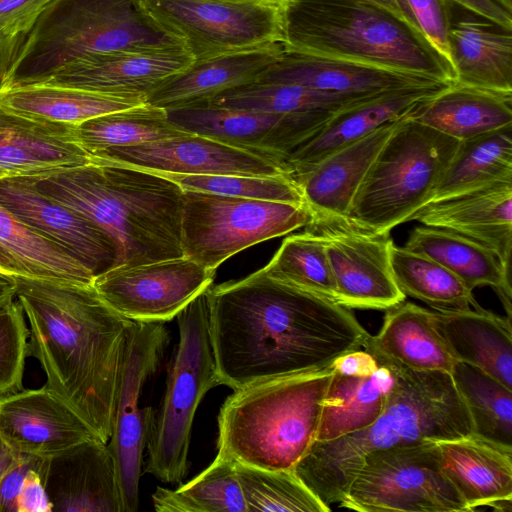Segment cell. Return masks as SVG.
<instances>
[{
  "label": "cell",
  "mask_w": 512,
  "mask_h": 512,
  "mask_svg": "<svg viewBox=\"0 0 512 512\" xmlns=\"http://www.w3.org/2000/svg\"><path fill=\"white\" fill-rule=\"evenodd\" d=\"M206 294L220 385L233 390L326 367L369 335L350 309L262 268Z\"/></svg>",
  "instance_id": "cell-1"
},
{
  "label": "cell",
  "mask_w": 512,
  "mask_h": 512,
  "mask_svg": "<svg viewBox=\"0 0 512 512\" xmlns=\"http://www.w3.org/2000/svg\"><path fill=\"white\" fill-rule=\"evenodd\" d=\"M16 278L15 298L29 322V355L42 365L46 386L108 442L126 329L93 284Z\"/></svg>",
  "instance_id": "cell-2"
},
{
  "label": "cell",
  "mask_w": 512,
  "mask_h": 512,
  "mask_svg": "<svg viewBox=\"0 0 512 512\" xmlns=\"http://www.w3.org/2000/svg\"><path fill=\"white\" fill-rule=\"evenodd\" d=\"M379 365L390 369L395 379L381 415L362 430L315 441L294 467L329 507L344 497L370 452L473 434L471 417L450 373Z\"/></svg>",
  "instance_id": "cell-3"
},
{
  "label": "cell",
  "mask_w": 512,
  "mask_h": 512,
  "mask_svg": "<svg viewBox=\"0 0 512 512\" xmlns=\"http://www.w3.org/2000/svg\"><path fill=\"white\" fill-rule=\"evenodd\" d=\"M39 191L114 240L117 266L183 257V190L150 171L94 162L34 176Z\"/></svg>",
  "instance_id": "cell-4"
},
{
  "label": "cell",
  "mask_w": 512,
  "mask_h": 512,
  "mask_svg": "<svg viewBox=\"0 0 512 512\" xmlns=\"http://www.w3.org/2000/svg\"><path fill=\"white\" fill-rule=\"evenodd\" d=\"M281 45L453 83L449 61L402 16L370 0H285Z\"/></svg>",
  "instance_id": "cell-5"
},
{
  "label": "cell",
  "mask_w": 512,
  "mask_h": 512,
  "mask_svg": "<svg viewBox=\"0 0 512 512\" xmlns=\"http://www.w3.org/2000/svg\"><path fill=\"white\" fill-rule=\"evenodd\" d=\"M332 365L234 390L218 415V451L265 470H292L316 441Z\"/></svg>",
  "instance_id": "cell-6"
},
{
  "label": "cell",
  "mask_w": 512,
  "mask_h": 512,
  "mask_svg": "<svg viewBox=\"0 0 512 512\" xmlns=\"http://www.w3.org/2000/svg\"><path fill=\"white\" fill-rule=\"evenodd\" d=\"M182 45L145 0H52L25 37L0 87L40 83L86 57Z\"/></svg>",
  "instance_id": "cell-7"
},
{
  "label": "cell",
  "mask_w": 512,
  "mask_h": 512,
  "mask_svg": "<svg viewBox=\"0 0 512 512\" xmlns=\"http://www.w3.org/2000/svg\"><path fill=\"white\" fill-rule=\"evenodd\" d=\"M458 144L409 116L399 120L359 185L347 217L378 233L410 221L428 203Z\"/></svg>",
  "instance_id": "cell-8"
},
{
  "label": "cell",
  "mask_w": 512,
  "mask_h": 512,
  "mask_svg": "<svg viewBox=\"0 0 512 512\" xmlns=\"http://www.w3.org/2000/svg\"><path fill=\"white\" fill-rule=\"evenodd\" d=\"M176 318L179 341L146 446L145 472L164 483H180L186 476L195 413L206 393L220 385L206 291Z\"/></svg>",
  "instance_id": "cell-9"
},
{
  "label": "cell",
  "mask_w": 512,
  "mask_h": 512,
  "mask_svg": "<svg viewBox=\"0 0 512 512\" xmlns=\"http://www.w3.org/2000/svg\"><path fill=\"white\" fill-rule=\"evenodd\" d=\"M310 219L305 204L183 191L182 249L216 271L233 255L305 227Z\"/></svg>",
  "instance_id": "cell-10"
},
{
  "label": "cell",
  "mask_w": 512,
  "mask_h": 512,
  "mask_svg": "<svg viewBox=\"0 0 512 512\" xmlns=\"http://www.w3.org/2000/svg\"><path fill=\"white\" fill-rule=\"evenodd\" d=\"M338 504L360 512H471L432 441L367 454Z\"/></svg>",
  "instance_id": "cell-11"
},
{
  "label": "cell",
  "mask_w": 512,
  "mask_h": 512,
  "mask_svg": "<svg viewBox=\"0 0 512 512\" xmlns=\"http://www.w3.org/2000/svg\"><path fill=\"white\" fill-rule=\"evenodd\" d=\"M168 344L169 333L163 322H129L107 442L115 465L122 512H136L139 508L143 452L155 418L151 407L140 408V396L145 382L158 369Z\"/></svg>",
  "instance_id": "cell-12"
},
{
  "label": "cell",
  "mask_w": 512,
  "mask_h": 512,
  "mask_svg": "<svg viewBox=\"0 0 512 512\" xmlns=\"http://www.w3.org/2000/svg\"><path fill=\"white\" fill-rule=\"evenodd\" d=\"M194 60L281 43V7L245 0H145Z\"/></svg>",
  "instance_id": "cell-13"
},
{
  "label": "cell",
  "mask_w": 512,
  "mask_h": 512,
  "mask_svg": "<svg viewBox=\"0 0 512 512\" xmlns=\"http://www.w3.org/2000/svg\"><path fill=\"white\" fill-rule=\"evenodd\" d=\"M306 230L325 245L336 302L348 309L386 310L403 302L391 268L390 232L378 233L347 216L311 217Z\"/></svg>",
  "instance_id": "cell-14"
},
{
  "label": "cell",
  "mask_w": 512,
  "mask_h": 512,
  "mask_svg": "<svg viewBox=\"0 0 512 512\" xmlns=\"http://www.w3.org/2000/svg\"><path fill=\"white\" fill-rule=\"evenodd\" d=\"M215 272L183 256L117 266L94 277L92 284L123 317L165 323L212 286Z\"/></svg>",
  "instance_id": "cell-15"
},
{
  "label": "cell",
  "mask_w": 512,
  "mask_h": 512,
  "mask_svg": "<svg viewBox=\"0 0 512 512\" xmlns=\"http://www.w3.org/2000/svg\"><path fill=\"white\" fill-rule=\"evenodd\" d=\"M166 113L179 130L269 157L286 166L289 154L333 115L277 114L212 103L166 109Z\"/></svg>",
  "instance_id": "cell-16"
},
{
  "label": "cell",
  "mask_w": 512,
  "mask_h": 512,
  "mask_svg": "<svg viewBox=\"0 0 512 512\" xmlns=\"http://www.w3.org/2000/svg\"><path fill=\"white\" fill-rule=\"evenodd\" d=\"M0 205L63 248L94 277L116 266L118 248L112 237L89 219L42 194L34 176L1 178Z\"/></svg>",
  "instance_id": "cell-17"
},
{
  "label": "cell",
  "mask_w": 512,
  "mask_h": 512,
  "mask_svg": "<svg viewBox=\"0 0 512 512\" xmlns=\"http://www.w3.org/2000/svg\"><path fill=\"white\" fill-rule=\"evenodd\" d=\"M94 162L180 174L276 176L291 172L269 157L195 134L106 149Z\"/></svg>",
  "instance_id": "cell-18"
},
{
  "label": "cell",
  "mask_w": 512,
  "mask_h": 512,
  "mask_svg": "<svg viewBox=\"0 0 512 512\" xmlns=\"http://www.w3.org/2000/svg\"><path fill=\"white\" fill-rule=\"evenodd\" d=\"M193 61L182 45L121 50L77 60L40 83L146 100L164 81Z\"/></svg>",
  "instance_id": "cell-19"
},
{
  "label": "cell",
  "mask_w": 512,
  "mask_h": 512,
  "mask_svg": "<svg viewBox=\"0 0 512 512\" xmlns=\"http://www.w3.org/2000/svg\"><path fill=\"white\" fill-rule=\"evenodd\" d=\"M0 438L16 453L48 458L98 437L63 398L44 385L0 396Z\"/></svg>",
  "instance_id": "cell-20"
},
{
  "label": "cell",
  "mask_w": 512,
  "mask_h": 512,
  "mask_svg": "<svg viewBox=\"0 0 512 512\" xmlns=\"http://www.w3.org/2000/svg\"><path fill=\"white\" fill-rule=\"evenodd\" d=\"M449 84L389 90L337 111L289 154L286 164L292 176L295 179L333 152L379 127L410 116L424 100Z\"/></svg>",
  "instance_id": "cell-21"
},
{
  "label": "cell",
  "mask_w": 512,
  "mask_h": 512,
  "mask_svg": "<svg viewBox=\"0 0 512 512\" xmlns=\"http://www.w3.org/2000/svg\"><path fill=\"white\" fill-rule=\"evenodd\" d=\"M44 483L52 512H122L113 457L99 438L48 457Z\"/></svg>",
  "instance_id": "cell-22"
},
{
  "label": "cell",
  "mask_w": 512,
  "mask_h": 512,
  "mask_svg": "<svg viewBox=\"0 0 512 512\" xmlns=\"http://www.w3.org/2000/svg\"><path fill=\"white\" fill-rule=\"evenodd\" d=\"M256 82L296 84L332 94L370 96L385 91L451 82L346 60L283 50Z\"/></svg>",
  "instance_id": "cell-23"
},
{
  "label": "cell",
  "mask_w": 512,
  "mask_h": 512,
  "mask_svg": "<svg viewBox=\"0 0 512 512\" xmlns=\"http://www.w3.org/2000/svg\"><path fill=\"white\" fill-rule=\"evenodd\" d=\"M411 220L475 241L511 266L512 181L428 203Z\"/></svg>",
  "instance_id": "cell-24"
},
{
  "label": "cell",
  "mask_w": 512,
  "mask_h": 512,
  "mask_svg": "<svg viewBox=\"0 0 512 512\" xmlns=\"http://www.w3.org/2000/svg\"><path fill=\"white\" fill-rule=\"evenodd\" d=\"M281 43L194 60L164 81L146 103L174 109L208 104L218 95L256 82L283 52Z\"/></svg>",
  "instance_id": "cell-25"
},
{
  "label": "cell",
  "mask_w": 512,
  "mask_h": 512,
  "mask_svg": "<svg viewBox=\"0 0 512 512\" xmlns=\"http://www.w3.org/2000/svg\"><path fill=\"white\" fill-rule=\"evenodd\" d=\"M73 125L23 116L0 106V170L36 176L94 163Z\"/></svg>",
  "instance_id": "cell-26"
},
{
  "label": "cell",
  "mask_w": 512,
  "mask_h": 512,
  "mask_svg": "<svg viewBox=\"0 0 512 512\" xmlns=\"http://www.w3.org/2000/svg\"><path fill=\"white\" fill-rule=\"evenodd\" d=\"M448 33L453 83L512 93V29L462 8Z\"/></svg>",
  "instance_id": "cell-27"
},
{
  "label": "cell",
  "mask_w": 512,
  "mask_h": 512,
  "mask_svg": "<svg viewBox=\"0 0 512 512\" xmlns=\"http://www.w3.org/2000/svg\"><path fill=\"white\" fill-rule=\"evenodd\" d=\"M398 121L333 152L295 177L311 217L348 215L359 185Z\"/></svg>",
  "instance_id": "cell-28"
},
{
  "label": "cell",
  "mask_w": 512,
  "mask_h": 512,
  "mask_svg": "<svg viewBox=\"0 0 512 512\" xmlns=\"http://www.w3.org/2000/svg\"><path fill=\"white\" fill-rule=\"evenodd\" d=\"M362 348L378 364L415 371L451 373L456 362L434 324L433 312L413 303L386 309L379 332L368 335Z\"/></svg>",
  "instance_id": "cell-29"
},
{
  "label": "cell",
  "mask_w": 512,
  "mask_h": 512,
  "mask_svg": "<svg viewBox=\"0 0 512 512\" xmlns=\"http://www.w3.org/2000/svg\"><path fill=\"white\" fill-rule=\"evenodd\" d=\"M434 324L456 361L486 372L512 390L511 320L478 304L433 312Z\"/></svg>",
  "instance_id": "cell-30"
},
{
  "label": "cell",
  "mask_w": 512,
  "mask_h": 512,
  "mask_svg": "<svg viewBox=\"0 0 512 512\" xmlns=\"http://www.w3.org/2000/svg\"><path fill=\"white\" fill-rule=\"evenodd\" d=\"M437 443L443 471L471 511L512 499V447L474 434Z\"/></svg>",
  "instance_id": "cell-31"
},
{
  "label": "cell",
  "mask_w": 512,
  "mask_h": 512,
  "mask_svg": "<svg viewBox=\"0 0 512 512\" xmlns=\"http://www.w3.org/2000/svg\"><path fill=\"white\" fill-rule=\"evenodd\" d=\"M409 117L463 141L512 126V93L451 83L424 100Z\"/></svg>",
  "instance_id": "cell-32"
},
{
  "label": "cell",
  "mask_w": 512,
  "mask_h": 512,
  "mask_svg": "<svg viewBox=\"0 0 512 512\" xmlns=\"http://www.w3.org/2000/svg\"><path fill=\"white\" fill-rule=\"evenodd\" d=\"M404 247L426 255L456 275L470 290L492 287L511 320V273L487 247L444 229L415 227Z\"/></svg>",
  "instance_id": "cell-33"
},
{
  "label": "cell",
  "mask_w": 512,
  "mask_h": 512,
  "mask_svg": "<svg viewBox=\"0 0 512 512\" xmlns=\"http://www.w3.org/2000/svg\"><path fill=\"white\" fill-rule=\"evenodd\" d=\"M141 97L115 95L43 83L0 87V106L30 118L66 125L145 103Z\"/></svg>",
  "instance_id": "cell-34"
},
{
  "label": "cell",
  "mask_w": 512,
  "mask_h": 512,
  "mask_svg": "<svg viewBox=\"0 0 512 512\" xmlns=\"http://www.w3.org/2000/svg\"><path fill=\"white\" fill-rule=\"evenodd\" d=\"M394 375L379 367L370 375L334 372L328 386L316 441H329L371 425L382 413L394 385Z\"/></svg>",
  "instance_id": "cell-35"
},
{
  "label": "cell",
  "mask_w": 512,
  "mask_h": 512,
  "mask_svg": "<svg viewBox=\"0 0 512 512\" xmlns=\"http://www.w3.org/2000/svg\"><path fill=\"white\" fill-rule=\"evenodd\" d=\"M0 272L14 277L60 279L92 284L94 275L0 205Z\"/></svg>",
  "instance_id": "cell-36"
},
{
  "label": "cell",
  "mask_w": 512,
  "mask_h": 512,
  "mask_svg": "<svg viewBox=\"0 0 512 512\" xmlns=\"http://www.w3.org/2000/svg\"><path fill=\"white\" fill-rule=\"evenodd\" d=\"M502 181H512V126L459 141L428 203Z\"/></svg>",
  "instance_id": "cell-37"
},
{
  "label": "cell",
  "mask_w": 512,
  "mask_h": 512,
  "mask_svg": "<svg viewBox=\"0 0 512 512\" xmlns=\"http://www.w3.org/2000/svg\"><path fill=\"white\" fill-rule=\"evenodd\" d=\"M152 501L158 512H248L236 462L221 451L188 483L174 490L157 487Z\"/></svg>",
  "instance_id": "cell-38"
},
{
  "label": "cell",
  "mask_w": 512,
  "mask_h": 512,
  "mask_svg": "<svg viewBox=\"0 0 512 512\" xmlns=\"http://www.w3.org/2000/svg\"><path fill=\"white\" fill-rule=\"evenodd\" d=\"M78 143L89 154L188 134L177 129L166 110L148 103L89 119L74 127Z\"/></svg>",
  "instance_id": "cell-39"
},
{
  "label": "cell",
  "mask_w": 512,
  "mask_h": 512,
  "mask_svg": "<svg viewBox=\"0 0 512 512\" xmlns=\"http://www.w3.org/2000/svg\"><path fill=\"white\" fill-rule=\"evenodd\" d=\"M390 259L395 282L405 296L421 300L435 311L477 305L473 291L432 258L393 243Z\"/></svg>",
  "instance_id": "cell-40"
},
{
  "label": "cell",
  "mask_w": 512,
  "mask_h": 512,
  "mask_svg": "<svg viewBox=\"0 0 512 512\" xmlns=\"http://www.w3.org/2000/svg\"><path fill=\"white\" fill-rule=\"evenodd\" d=\"M451 377L473 424V434L512 447V390L464 362L456 361Z\"/></svg>",
  "instance_id": "cell-41"
},
{
  "label": "cell",
  "mask_w": 512,
  "mask_h": 512,
  "mask_svg": "<svg viewBox=\"0 0 512 512\" xmlns=\"http://www.w3.org/2000/svg\"><path fill=\"white\" fill-rule=\"evenodd\" d=\"M372 96L332 94L289 83L254 82L226 91L210 103L277 114H334Z\"/></svg>",
  "instance_id": "cell-42"
},
{
  "label": "cell",
  "mask_w": 512,
  "mask_h": 512,
  "mask_svg": "<svg viewBox=\"0 0 512 512\" xmlns=\"http://www.w3.org/2000/svg\"><path fill=\"white\" fill-rule=\"evenodd\" d=\"M262 270L276 280L336 302L337 289L325 245L308 230L286 237Z\"/></svg>",
  "instance_id": "cell-43"
},
{
  "label": "cell",
  "mask_w": 512,
  "mask_h": 512,
  "mask_svg": "<svg viewBox=\"0 0 512 512\" xmlns=\"http://www.w3.org/2000/svg\"><path fill=\"white\" fill-rule=\"evenodd\" d=\"M236 472L248 512L331 510L302 482L294 469L265 470L236 462Z\"/></svg>",
  "instance_id": "cell-44"
},
{
  "label": "cell",
  "mask_w": 512,
  "mask_h": 512,
  "mask_svg": "<svg viewBox=\"0 0 512 512\" xmlns=\"http://www.w3.org/2000/svg\"><path fill=\"white\" fill-rule=\"evenodd\" d=\"M151 172V171H150ZM176 183L183 191H194L247 199L305 204L293 176H247L232 174H180L152 172Z\"/></svg>",
  "instance_id": "cell-45"
},
{
  "label": "cell",
  "mask_w": 512,
  "mask_h": 512,
  "mask_svg": "<svg viewBox=\"0 0 512 512\" xmlns=\"http://www.w3.org/2000/svg\"><path fill=\"white\" fill-rule=\"evenodd\" d=\"M28 339L21 304L13 299L0 306V396L22 389Z\"/></svg>",
  "instance_id": "cell-46"
},
{
  "label": "cell",
  "mask_w": 512,
  "mask_h": 512,
  "mask_svg": "<svg viewBox=\"0 0 512 512\" xmlns=\"http://www.w3.org/2000/svg\"><path fill=\"white\" fill-rule=\"evenodd\" d=\"M395 1L404 19L448 60V33L454 4L447 0Z\"/></svg>",
  "instance_id": "cell-47"
},
{
  "label": "cell",
  "mask_w": 512,
  "mask_h": 512,
  "mask_svg": "<svg viewBox=\"0 0 512 512\" xmlns=\"http://www.w3.org/2000/svg\"><path fill=\"white\" fill-rule=\"evenodd\" d=\"M52 0H0V36H27Z\"/></svg>",
  "instance_id": "cell-48"
},
{
  "label": "cell",
  "mask_w": 512,
  "mask_h": 512,
  "mask_svg": "<svg viewBox=\"0 0 512 512\" xmlns=\"http://www.w3.org/2000/svg\"><path fill=\"white\" fill-rule=\"evenodd\" d=\"M46 457L19 454L14 464L0 479V512H17V499L27 473Z\"/></svg>",
  "instance_id": "cell-49"
},
{
  "label": "cell",
  "mask_w": 512,
  "mask_h": 512,
  "mask_svg": "<svg viewBox=\"0 0 512 512\" xmlns=\"http://www.w3.org/2000/svg\"><path fill=\"white\" fill-rule=\"evenodd\" d=\"M47 458L31 469L17 499V512H52V504L45 489L44 472Z\"/></svg>",
  "instance_id": "cell-50"
},
{
  "label": "cell",
  "mask_w": 512,
  "mask_h": 512,
  "mask_svg": "<svg viewBox=\"0 0 512 512\" xmlns=\"http://www.w3.org/2000/svg\"><path fill=\"white\" fill-rule=\"evenodd\" d=\"M334 372L350 376H366L378 367L376 359L363 348L348 352L331 363Z\"/></svg>",
  "instance_id": "cell-51"
},
{
  "label": "cell",
  "mask_w": 512,
  "mask_h": 512,
  "mask_svg": "<svg viewBox=\"0 0 512 512\" xmlns=\"http://www.w3.org/2000/svg\"><path fill=\"white\" fill-rule=\"evenodd\" d=\"M474 14L512 29V14L493 0H447Z\"/></svg>",
  "instance_id": "cell-52"
},
{
  "label": "cell",
  "mask_w": 512,
  "mask_h": 512,
  "mask_svg": "<svg viewBox=\"0 0 512 512\" xmlns=\"http://www.w3.org/2000/svg\"><path fill=\"white\" fill-rule=\"evenodd\" d=\"M26 36L5 37L0 36V82L5 77L11 64L15 60Z\"/></svg>",
  "instance_id": "cell-53"
},
{
  "label": "cell",
  "mask_w": 512,
  "mask_h": 512,
  "mask_svg": "<svg viewBox=\"0 0 512 512\" xmlns=\"http://www.w3.org/2000/svg\"><path fill=\"white\" fill-rule=\"evenodd\" d=\"M16 294V278L0 272V306L12 301Z\"/></svg>",
  "instance_id": "cell-54"
},
{
  "label": "cell",
  "mask_w": 512,
  "mask_h": 512,
  "mask_svg": "<svg viewBox=\"0 0 512 512\" xmlns=\"http://www.w3.org/2000/svg\"><path fill=\"white\" fill-rule=\"evenodd\" d=\"M19 453L12 450L1 438H0V479L6 473V471L14 464L17 460Z\"/></svg>",
  "instance_id": "cell-55"
},
{
  "label": "cell",
  "mask_w": 512,
  "mask_h": 512,
  "mask_svg": "<svg viewBox=\"0 0 512 512\" xmlns=\"http://www.w3.org/2000/svg\"><path fill=\"white\" fill-rule=\"evenodd\" d=\"M402 16L395 0H370ZM403 17V16H402ZM404 18V17H403Z\"/></svg>",
  "instance_id": "cell-56"
},
{
  "label": "cell",
  "mask_w": 512,
  "mask_h": 512,
  "mask_svg": "<svg viewBox=\"0 0 512 512\" xmlns=\"http://www.w3.org/2000/svg\"><path fill=\"white\" fill-rule=\"evenodd\" d=\"M504 10L512 14V0H493Z\"/></svg>",
  "instance_id": "cell-57"
},
{
  "label": "cell",
  "mask_w": 512,
  "mask_h": 512,
  "mask_svg": "<svg viewBox=\"0 0 512 512\" xmlns=\"http://www.w3.org/2000/svg\"><path fill=\"white\" fill-rule=\"evenodd\" d=\"M245 1H253V2L266 3V4H271V5H276V6H280L281 7L285 0H245Z\"/></svg>",
  "instance_id": "cell-58"
},
{
  "label": "cell",
  "mask_w": 512,
  "mask_h": 512,
  "mask_svg": "<svg viewBox=\"0 0 512 512\" xmlns=\"http://www.w3.org/2000/svg\"><path fill=\"white\" fill-rule=\"evenodd\" d=\"M9 176L7 173H5L3 170H0V179Z\"/></svg>",
  "instance_id": "cell-59"
}]
</instances>
